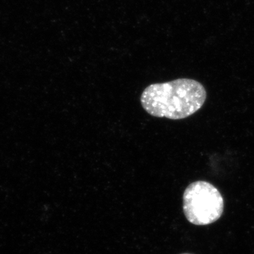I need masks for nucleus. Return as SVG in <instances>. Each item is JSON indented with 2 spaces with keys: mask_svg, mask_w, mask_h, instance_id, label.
<instances>
[{
  "mask_svg": "<svg viewBox=\"0 0 254 254\" xmlns=\"http://www.w3.org/2000/svg\"></svg>",
  "mask_w": 254,
  "mask_h": 254,
  "instance_id": "7ed1b4c3",
  "label": "nucleus"
},
{
  "mask_svg": "<svg viewBox=\"0 0 254 254\" xmlns=\"http://www.w3.org/2000/svg\"><path fill=\"white\" fill-rule=\"evenodd\" d=\"M207 98L204 86L190 78H178L147 87L141 96L143 109L155 118L182 120L202 108Z\"/></svg>",
  "mask_w": 254,
  "mask_h": 254,
  "instance_id": "f257e3e1",
  "label": "nucleus"
},
{
  "mask_svg": "<svg viewBox=\"0 0 254 254\" xmlns=\"http://www.w3.org/2000/svg\"><path fill=\"white\" fill-rule=\"evenodd\" d=\"M183 210L190 223L199 226L210 225L222 216L223 198L218 189L209 182H194L184 192Z\"/></svg>",
  "mask_w": 254,
  "mask_h": 254,
  "instance_id": "f03ea898",
  "label": "nucleus"
}]
</instances>
